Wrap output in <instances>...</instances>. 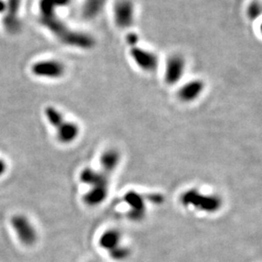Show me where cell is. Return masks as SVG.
Listing matches in <instances>:
<instances>
[{"label":"cell","instance_id":"1","mask_svg":"<svg viewBox=\"0 0 262 262\" xmlns=\"http://www.w3.org/2000/svg\"><path fill=\"white\" fill-rule=\"evenodd\" d=\"M71 0H40V20L63 44L82 50H91L95 46L92 35L73 30L56 15V8L69 5Z\"/></svg>","mask_w":262,"mask_h":262},{"label":"cell","instance_id":"4","mask_svg":"<svg viewBox=\"0 0 262 262\" xmlns=\"http://www.w3.org/2000/svg\"><path fill=\"white\" fill-rule=\"evenodd\" d=\"M116 26L121 29L130 28L135 21V6L131 0H118L113 9Z\"/></svg>","mask_w":262,"mask_h":262},{"label":"cell","instance_id":"2","mask_svg":"<svg viewBox=\"0 0 262 262\" xmlns=\"http://www.w3.org/2000/svg\"><path fill=\"white\" fill-rule=\"evenodd\" d=\"M48 122L56 131V137L59 142L68 144L75 140L79 135V126L72 122H66L63 115L55 107L49 106L45 109Z\"/></svg>","mask_w":262,"mask_h":262},{"label":"cell","instance_id":"6","mask_svg":"<svg viewBox=\"0 0 262 262\" xmlns=\"http://www.w3.org/2000/svg\"><path fill=\"white\" fill-rule=\"evenodd\" d=\"M186 70V60L181 55L169 56L165 63L164 81L167 84L173 85L180 82Z\"/></svg>","mask_w":262,"mask_h":262},{"label":"cell","instance_id":"12","mask_svg":"<svg viewBox=\"0 0 262 262\" xmlns=\"http://www.w3.org/2000/svg\"><path fill=\"white\" fill-rule=\"evenodd\" d=\"M120 156L116 150H108L102 156V165L108 171L113 170L118 164Z\"/></svg>","mask_w":262,"mask_h":262},{"label":"cell","instance_id":"13","mask_svg":"<svg viewBox=\"0 0 262 262\" xmlns=\"http://www.w3.org/2000/svg\"><path fill=\"white\" fill-rule=\"evenodd\" d=\"M120 243V236L116 232H107L106 234H104L102 239H101V245L105 249H109V250H115L117 249V247L119 246Z\"/></svg>","mask_w":262,"mask_h":262},{"label":"cell","instance_id":"11","mask_svg":"<svg viewBox=\"0 0 262 262\" xmlns=\"http://www.w3.org/2000/svg\"><path fill=\"white\" fill-rule=\"evenodd\" d=\"M106 0H84L82 13L84 19H93L98 17L105 7Z\"/></svg>","mask_w":262,"mask_h":262},{"label":"cell","instance_id":"3","mask_svg":"<svg viewBox=\"0 0 262 262\" xmlns=\"http://www.w3.org/2000/svg\"><path fill=\"white\" fill-rule=\"evenodd\" d=\"M82 180L92 186L91 190L85 194V202L90 205L100 203L107 193V179L98 172L89 170L83 172Z\"/></svg>","mask_w":262,"mask_h":262},{"label":"cell","instance_id":"8","mask_svg":"<svg viewBox=\"0 0 262 262\" xmlns=\"http://www.w3.org/2000/svg\"><path fill=\"white\" fill-rule=\"evenodd\" d=\"M130 56L135 64L145 72H152L159 66L158 56L138 45L130 47Z\"/></svg>","mask_w":262,"mask_h":262},{"label":"cell","instance_id":"7","mask_svg":"<svg viewBox=\"0 0 262 262\" xmlns=\"http://www.w3.org/2000/svg\"><path fill=\"white\" fill-rule=\"evenodd\" d=\"M31 71L34 75L41 78L58 79L66 74V66L55 59L41 60L33 64Z\"/></svg>","mask_w":262,"mask_h":262},{"label":"cell","instance_id":"15","mask_svg":"<svg viewBox=\"0 0 262 262\" xmlns=\"http://www.w3.org/2000/svg\"><path fill=\"white\" fill-rule=\"evenodd\" d=\"M139 35L136 33V32H130L126 35V43L129 47H134V46H137L138 43H139Z\"/></svg>","mask_w":262,"mask_h":262},{"label":"cell","instance_id":"5","mask_svg":"<svg viewBox=\"0 0 262 262\" xmlns=\"http://www.w3.org/2000/svg\"><path fill=\"white\" fill-rule=\"evenodd\" d=\"M11 225L16 231L19 241L24 245L30 246L36 241V231L34 226L26 215H16L11 219Z\"/></svg>","mask_w":262,"mask_h":262},{"label":"cell","instance_id":"9","mask_svg":"<svg viewBox=\"0 0 262 262\" xmlns=\"http://www.w3.org/2000/svg\"><path fill=\"white\" fill-rule=\"evenodd\" d=\"M205 90V83L200 79H194L183 84L178 91L179 99L185 103H190L198 99Z\"/></svg>","mask_w":262,"mask_h":262},{"label":"cell","instance_id":"16","mask_svg":"<svg viewBox=\"0 0 262 262\" xmlns=\"http://www.w3.org/2000/svg\"><path fill=\"white\" fill-rule=\"evenodd\" d=\"M6 163L2 160V159H0V176L1 175H3L4 174V172H5V170H6Z\"/></svg>","mask_w":262,"mask_h":262},{"label":"cell","instance_id":"17","mask_svg":"<svg viewBox=\"0 0 262 262\" xmlns=\"http://www.w3.org/2000/svg\"><path fill=\"white\" fill-rule=\"evenodd\" d=\"M6 2H4L3 0H0V13H3L4 11H6Z\"/></svg>","mask_w":262,"mask_h":262},{"label":"cell","instance_id":"10","mask_svg":"<svg viewBox=\"0 0 262 262\" xmlns=\"http://www.w3.org/2000/svg\"><path fill=\"white\" fill-rule=\"evenodd\" d=\"M6 4L7 15L4 18V26L9 32H16L19 28V21L18 19L19 0H8V3Z\"/></svg>","mask_w":262,"mask_h":262},{"label":"cell","instance_id":"14","mask_svg":"<svg viewBox=\"0 0 262 262\" xmlns=\"http://www.w3.org/2000/svg\"><path fill=\"white\" fill-rule=\"evenodd\" d=\"M261 15V4L259 1H253L249 8H248V17L249 19L254 20V19H258Z\"/></svg>","mask_w":262,"mask_h":262}]
</instances>
